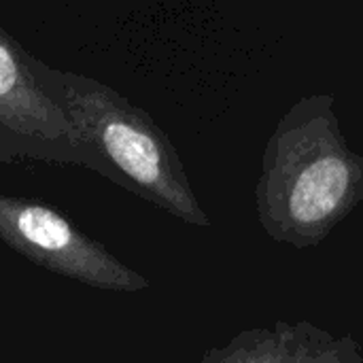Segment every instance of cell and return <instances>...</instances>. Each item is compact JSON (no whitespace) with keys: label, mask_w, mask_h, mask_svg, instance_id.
<instances>
[{"label":"cell","mask_w":363,"mask_h":363,"mask_svg":"<svg viewBox=\"0 0 363 363\" xmlns=\"http://www.w3.org/2000/svg\"><path fill=\"white\" fill-rule=\"evenodd\" d=\"M0 240L43 270L91 289L136 294L151 285L43 200L0 194Z\"/></svg>","instance_id":"obj_3"},{"label":"cell","mask_w":363,"mask_h":363,"mask_svg":"<svg viewBox=\"0 0 363 363\" xmlns=\"http://www.w3.org/2000/svg\"><path fill=\"white\" fill-rule=\"evenodd\" d=\"M363 202V155L342 136L332 94L294 102L270 134L255 185L262 230L296 249L321 245Z\"/></svg>","instance_id":"obj_1"},{"label":"cell","mask_w":363,"mask_h":363,"mask_svg":"<svg viewBox=\"0 0 363 363\" xmlns=\"http://www.w3.org/2000/svg\"><path fill=\"white\" fill-rule=\"evenodd\" d=\"M43 77L70 115L81 168L183 223L211 228L179 151L147 111L87 74L43 64Z\"/></svg>","instance_id":"obj_2"},{"label":"cell","mask_w":363,"mask_h":363,"mask_svg":"<svg viewBox=\"0 0 363 363\" xmlns=\"http://www.w3.org/2000/svg\"><path fill=\"white\" fill-rule=\"evenodd\" d=\"M43 64L0 23V162L79 166L70 115Z\"/></svg>","instance_id":"obj_4"},{"label":"cell","mask_w":363,"mask_h":363,"mask_svg":"<svg viewBox=\"0 0 363 363\" xmlns=\"http://www.w3.org/2000/svg\"><path fill=\"white\" fill-rule=\"evenodd\" d=\"M196 363H363V347L351 334L338 338L311 321H277L236 334Z\"/></svg>","instance_id":"obj_5"}]
</instances>
